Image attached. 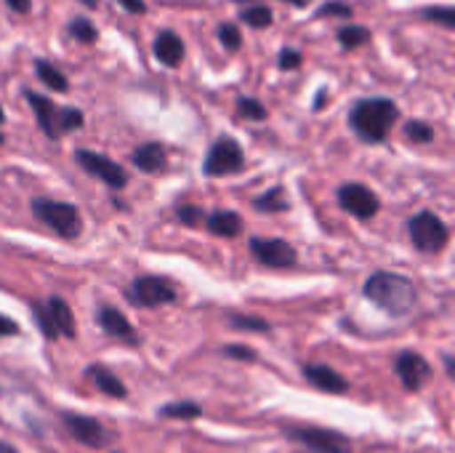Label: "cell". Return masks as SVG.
Instances as JSON below:
<instances>
[{
	"mask_svg": "<svg viewBox=\"0 0 455 453\" xmlns=\"http://www.w3.org/2000/svg\"><path fill=\"white\" fill-rule=\"evenodd\" d=\"M400 109L392 99L387 96H373V99H360L352 112H349V125L363 142L379 144L389 136L392 125L397 123Z\"/></svg>",
	"mask_w": 455,
	"mask_h": 453,
	"instance_id": "cell-1",
	"label": "cell"
},
{
	"mask_svg": "<svg viewBox=\"0 0 455 453\" xmlns=\"http://www.w3.org/2000/svg\"><path fill=\"white\" fill-rule=\"evenodd\" d=\"M365 296L384 312L400 318L408 315L419 299V291L411 278L397 272H376L365 283Z\"/></svg>",
	"mask_w": 455,
	"mask_h": 453,
	"instance_id": "cell-2",
	"label": "cell"
},
{
	"mask_svg": "<svg viewBox=\"0 0 455 453\" xmlns=\"http://www.w3.org/2000/svg\"><path fill=\"white\" fill-rule=\"evenodd\" d=\"M24 99L29 101V107L37 115V123L43 128V133L48 139H59L69 131H77L83 125V112L75 107H56L51 99L35 93V91H24Z\"/></svg>",
	"mask_w": 455,
	"mask_h": 453,
	"instance_id": "cell-3",
	"label": "cell"
},
{
	"mask_svg": "<svg viewBox=\"0 0 455 453\" xmlns=\"http://www.w3.org/2000/svg\"><path fill=\"white\" fill-rule=\"evenodd\" d=\"M32 211H35V216H37L45 227H51V230H53L59 238H64V240H75V238H80V232H83V216H80V211H77L72 203L40 198V200L32 203Z\"/></svg>",
	"mask_w": 455,
	"mask_h": 453,
	"instance_id": "cell-4",
	"label": "cell"
},
{
	"mask_svg": "<svg viewBox=\"0 0 455 453\" xmlns=\"http://www.w3.org/2000/svg\"><path fill=\"white\" fill-rule=\"evenodd\" d=\"M408 235L421 254H440L451 240L448 224L432 211H421L419 216H413L408 222Z\"/></svg>",
	"mask_w": 455,
	"mask_h": 453,
	"instance_id": "cell-5",
	"label": "cell"
},
{
	"mask_svg": "<svg viewBox=\"0 0 455 453\" xmlns=\"http://www.w3.org/2000/svg\"><path fill=\"white\" fill-rule=\"evenodd\" d=\"M285 438L315 453H352V441L336 430L323 427H285Z\"/></svg>",
	"mask_w": 455,
	"mask_h": 453,
	"instance_id": "cell-6",
	"label": "cell"
},
{
	"mask_svg": "<svg viewBox=\"0 0 455 453\" xmlns=\"http://www.w3.org/2000/svg\"><path fill=\"white\" fill-rule=\"evenodd\" d=\"M32 310H35V318L40 323V331L48 339H59V336L72 339L75 336V318H72V310L67 307L64 299L51 296L43 304H32Z\"/></svg>",
	"mask_w": 455,
	"mask_h": 453,
	"instance_id": "cell-7",
	"label": "cell"
},
{
	"mask_svg": "<svg viewBox=\"0 0 455 453\" xmlns=\"http://www.w3.org/2000/svg\"><path fill=\"white\" fill-rule=\"evenodd\" d=\"M245 166V155H243V147L232 139V136H221L213 142V147L208 150L205 155V166L203 171L208 176H229V174H237L243 171Z\"/></svg>",
	"mask_w": 455,
	"mask_h": 453,
	"instance_id": "cell-8",
	"label": "cell"
},
{
	"mask_svg": "<svg viewBox=\"0 0 455 453\" xmlns=\"http://www.w3.org/2000/svg\"><path fill=\"white\" fill-rule=\"evenodd\" d=\"M61 422H64L67 433H69L77 443H83V446H88V449H109L112 441H115L112 430H107V427H104L99 419H93V417L61 414Z\"/></svg>",
	"mask_w": 455,
	"mask_h": 453,
	"instance_id": "cell-9",
	"label": "cell"
},
{
	"mask_svg": "<svg viewBox=\"0 0 455 453\" xmlns=\"http://www.w3.org/2000/svg\"><path fill=\"white\" fill-rule=\"evenodd\" d=\"M131 299L139 307H165L176 302V288L171 280L157 278V275H144L139 280H133L131 288Z\"/></svg>",
	"mask_w": 455,
	"mask_h": 453,
	"instance_id": "cell-10",
	"label": "cell"
},
{
	"mask_svg": "<svg viewBox=\"0 0 455 453\" xmlns=\"http://www.w3.org/2000/svg\"><path fill=\"white\" fill-rule=\"evenodd\" d=\"M75 160H77V166H80L85 174H91V176L101 179L104 184H109V187H115V190H120V187H125V184H128V174H125V168H123V166H117L115 160H109V158L99 155V152L77 150V152H75Z\"/></svg>",
	"mask_w": 455,
	"mask_h": 453,
	"instance_id": "cell-11",
	"label": "cell"
},
{
	"mask_svg": "<svg viewBox=\"0 0 455 453\" xmlns=\"http://www.w3.org/2000/svg\"><path fill=\"white\" fill-rule=\"evenodd\" d=\"M339 203H341L344 211H349L352 216H357V219H363V222H365V219H373V216L379 214V208H381L379 195H376L371 187L360 184V182L344 184V187L339 190Z\"/></svg>",
	"mask_w": 455,
	"mask_h": 453,
	"instance_id": "cell-12",
	"label": "cell"
},
{
	"mask_svg": "<svg viewBox=\"0 0 455 453\" xmlns=\"http://www.w3.org/2000/svg\"><path fill=\"white\" fill-rule=\"evenodd\" d=\"M251 251L264 267H272V270H283V267L296 264V248L280 238H253Z\"/></svg>",
	"mask_w": 455,
	"mask_h": 453,
	"instance_id": "cell-13",
	"label": "cell"
},
{
	"mask_svg": "<svg viewBox=\"0 0 455 453\" xmlns=\"http://www.w3.org/2000/svg\"><path fill=\"white\" fill-rule=\"evenodd\" d=\"M395 368H397V376L403 379L405 390H421V384H424V382L429 379V374H432L429 360H427L424 355H419V352H403V355L397 358Z\"/></svg>",
	"mask_w": 455,
	"mask_h": 453,
	"instance_id": "cell-14",
	"label": "cell"
},
{
	"mask_svg": "<svg viewBox=\"0 0 455 453\" xmlns=\"http://www.w3.org/2000/svg\"><path fill=\"white\" fill-rule=\"evenodd\" d=\"M99 326L104 328V334H109L117 342H125L128 347H139V334L133 331V326L128 323V318L115 310V307H101L99 310Z\"/></svg>",
	"mask_w": 455,
	"mask_h": 453,
	"instance_id": "cell-15",
	"label": "cell"
},
{
	"mask_svg": "<svg viewBox=\"0 0 455 453\" xmlns=\"http://www.w3.org/2000/svg\"><path fill=\"white\" fill-rule=\"evenodd\" d=\"M304 379L312 382V387H317L323 392H331V395H344L349 390V382L339 371H333L328 366H320V363L304 366Z\"/></svg>",
	"mask_w": 455,
	"mask_h": 453,
	"instance_id": "cell-16",
	"label": "cell"
},
{
	"mask_svg": "<svg viewBox=\"0 0 455 453\" xmlns=\"http://www.w3.org/2000/svg\"><path fill=\"white\" fill-rule=\"evenodd\" d=\"M152 51H155L157 61H163L165 67H179L184 61V43H181V37L173 29H163L155 37Z\"/></svg>",
	"mask_w": 455,
	"mask_h": 453,
	"instance_id": "cell-17",
	"label": "cell"
},
{
	"mask_svg": "<svg viewBox=\"0 0 455 453\" xmlns=\"http://www.w3.org/2000/svg\"><path fill=\"white\" fill-rule=\"evenodd\" d=\"M133 163L144 174H160L165 168V163H168L165 147L157 144V142H147V144H141V147L133 150Z\"/></svg>",
	"mask_w": 455,
	"mask_h": 453,
	"instance_id": "cell-18",
	"label": "cell"
},
{
	"mask_svg": "<svg viewBox=\"0 0 455 453\" xmlns=\"http://www.w3.org/2000/svg\"><path fill=\"white\" fill-rule=\"evenodd\" d=\"M85 376H88V379L93 382V387H99L104 395H109V398H125L123 382H120L109 368H104L101 363H91L88 371H85Z\"/></svg>",
	"mask_w": 455,
	"mask_h": 453,
	"instance_id": "cell-19",
	"label": "cell"
},
{
	"mask_svg": "<svg viewBox=\"0 0 455 453\" xmlns=\"http://www.w3.org/2000/svg\"><path fill=\"white\" fill-rule=\"evenodd\" d=\"M205 224L213 235H221V238H235L243 230V219L235 211H216L205 216Z\"/></svg>",
	"mask_w": 455,
	"mask_h": 453,
	"instance_id": "cell-20",
	"label": "cell"
},
{
	"mask_svg": "<svg viewBox=\"0 0 455 453\" xmlns=\"http://www.w3.org/2000/svg\"><path fill=\"white\" fill-rule=\"evenodd\" d=\"M35 72H37V77H40L51 91H56V93H64V91L69 88V83H67L64 72H61L56 64L45 61V59H37V61H35Z\"/></svg>",
	"mask_w": 455,
	"mask_h": 453,
	"instance_id": "cell-21",
	"label": "cell"
},
{
	"mask_svg": "<svg viewBox=\"0 0 455 453\" xmlns=\"http://www.w3.org/2000/svg\"><path fill=\"white\" fill-rule=\"evenodd\" d=\"M240 19H243L248 27H253V29H267V27H272L275 13H272V8H267V5H248V8H243Z\"/></svg>",
	"mask_w": 455,
	"mask_h": 453,
	"instance_id": "cell-22",
	"label": "cell"
},
{
	"mask_svg": "<svg viewBox=\"0 0 455 453\" xmlns=\"http://www.w3.org/2000/svg\"><path fill=\"white\" fill-rule=\"evenodd\" d=\"M371 40V29L368 27H357V24H349V27H341L339 29V43L344 48H360Z\"/></svg>",
	"mask_w": 455,
	"mask_h": 453,
	"instance_id": "cell-23",
	"label": "cell"
},
{
	"mask_svg": "<svg viewBox=\"0 0 455 453\" xmlns=\"http://www.w3.org/2000/svg\"><path fill=\"white\" fill-rule=\"evenodd\" d=\"M69 35H72L75 40H80V43H96L99 29L93 27V21H91V19L77 16V19H72V21H69Z\"/></svg>",
	"mask_w": 455,
	"mask_h": 453,
	"instance_id": "cell-24",
	"label": "cell"
},
{
	"mask_svg": "<svg viewBox=\"0 0 455 453\" xmlns=\"http://www.w3.org/2000/svg\"><path fill=\"white\" fill-rule=\"evenodd\" d=\"M253 206L261 208V211H267V214H275V211H285L288 208V200H285V192L280 187H275L267 195H261Z\"/></svg>",
	"mask_w": 455,
	"mask_h": 453,
	"instance_id": "cell-25",
	"label": "cell"
},
{
	"mask_svg": "<svg viewBox=\"0 0 455 453\" xmlns=\"http://www.w3.org/2000/svg\"><path fill=\"white\" fill-rule=\"evenodd\" d=\"M203 414V409L197 403H171L160 411V417L165 419H197Z\"/></svg>",
	"mask_w": 455,
	"mask_h": 453,
	"instance_id": "cell-26",
	"label": "cell"
},
{
	"mask_svg": "<svg viewBox=\"0 0 455 453\" xmlns=\"http://www.w3.org/2000/svg\"><path fill=\"white\" fill-rule=\"evenodd\" d=\"M405 136H408L413 144H427V142L435 139V131H432V125H427L424 120H411V123L405 125Z\"/></svg>",
	"mask_w": 455,
	"mask_h": 453,
	"instance_id": "cell-27",
	"label": "cell"
},
{
	"mask_svg": "<svg viewBox=\"0 0 455 453\" xmlns=\"http://www.w3.org/2000/svg\"><path fill=\"white\" fill-rule=\"evenodd\" d=\"M219 40H221V45L227 51H237L243 45V35H240V29L232 21H227V24L219 27Z\"/></svg>",
	"mask_w": 455,
	"mask_h": 453,
	"instance_id": "cell-28",
	"label": "cell"
},
{
	"mask_svg": "<svg viewBox=\"0 0 455 453\" xmlns=\"http://www.w3.org/2000/svg\"><path fill=\"white\" fill-rule=\"evenodd\" d=\"M237 109H240V115L248 117V120H264V117H267V107H264L261 101L251 99V96H243V99L237 101Z\"/></svg>",
	"mask_w": 455,
	"mask_h": 453,
	"instance_id": "cell-29",
	"label": "cell"
},
{
	"mask_svg": "<svg viewBox=\"0 0 455 453\" xmlns=\"http://www.w3.org/2000/svg\"><path fill=\"white\" fill-rule=\"evenodd\" d=\"M232 328H240V331H269V323L261 320V318H245V315H232Z\"/></svg>",
	"mask_w": 455,
	"mask_h": 453,
	"instance_id": "cell-30",
	"label": "cell"
},
{
	"mask_svg": "<svg viewBox=\"0 0 455 453\" xmlns=\"http://www.w3.org/2000/svg\"><path fill=\"white\" fill-rule=\"evenodd\" d=\"M424 16L427 19H432V21H440L443 27H448V29H453L455 24V11L451 5H443V8H427L424 11Z\"/></svg>",
	"mask_w": 455,
	"mask_h": 453,
	"instance_id": "cell-31",
	"label": "cell"
},
{
	"mask_svg": "<svg viewBox=\"0 0 455 453\" xmlns=\"http://www.w3.org/2000/svg\"><path fill=\"white\" fill-rule=\"evenodd\" d=\"M205 219V214H203V208H197V206H179V222H184V224H200Z\"/></svg>",
	"mask_w": 455,
	"mask_h": 453,
	"instance_id": "cell-32",
	"label": "cell"
},
{
	"mask_svg": "<svg viewBox=\"0 0 455 453\" xmlns=\"http://www.w3.org/2000/svg\"><path fill=\"white\" fill-rule=\"evenodd\" d=\"M320 16H344V19H349L352 16V5L349 3H325L323 8H320Z\"/></svg>",
	"mask_w": 455,
	"mask_h": 453,
	"instance_id": "cell-33",
	"label": "cell"
},
{
	"mask_svg": "<svg viewBox=\"0 0 455 453\" xmlns=\"http://www.w3.org/2000/svg\"><path fill=\"white\" fill-rule=\"evenodd\" d=\"M280 67H283V69H296V67H301V53L293 51V48H283V51H280Z\"/></svg>",
	"mask_w": 455,
	"mask_h": 453,
	"instance_id": "cell-34",
	"label": "cell"
},
{
	"mask_svg": "<svg viewBox=\"0 0 455 453\" xmlns=\"http://www.w3.org/2000/svg\"><path fill=\"white\" fill-rule=\"evenodd\" d=\"M224 355H227V358H243V360H253V358H256V352L248 350V347H227Z\"/></svg>",
	"mask_w": 455,
	"mask_h": 453,
	"instance_id": "cell-35",
	"label": "cell"
},
{
	"mask_svg": "<svg viewBox=\"0 0 455 453\" xmlns=\"http://www.w3.org/2000/svg\"><path fill=\"white\" fill-rule=\"evenodd\" d=\"M117 3H120L128 13H136V16L147 11V3H144V0H117Z\"/></svg>",
	"mask_w": 455,
	"mask_h": 453,
	"instance_id": "cell-36",
	"label": "cell"
},
{
	"mask_svg": "<svg viewBox=\"0 0 455 453\" xmlns=\"http://www.w3.org/2000/svg\"><path fill=\"white\" fill-rule=\"evenodd\" d=\"M13 334H19V326L11 318L0 315V336H13Z\"/></svg>",
	"mask_w": 455,
	"mask_h": 453,
	"instance_id": "cell-37",
	"label": "cell"
},
{
	"mask_svg": "<svg viewBox=\"0 0 455 453\" xmlns=\"http://www.w3.org/2000/svg\"><path fill=\"white\" fill-rule=\"evenodd\" d=\"M5 5H8L11 11H16V13H29L32 0H5Z\"/></svg>",
	"mask_w": 455,
	"mask_h": 453,
	"instance_id": "cell-38",
	"label": "cell"
},
{
	"mask_svg": "<svg viewBox=\"0 0 455 453\" xmlns=\"http://www.w3.org/2000/svg\"><path fill=\"white\" fill-rule=\"evenodd\" d=\"M0 453H19L11 443H5V441H0Z\"/></svg>",
	"mask_w": 455,
	"mask_h": 453,
	"instance_id": "cell-39",
	"label": "cell"
},
{
	"mask_svg": "<svg viewBox=\"0 0 455 453\" xmlns=\"http://www.w3.org/2000/svg\"><path fill=\"white\" fill-rule=\"evenodd\" d=\"M235 3H243V0H235ZM285 3H293V5H307L309 0H285Z\"/></svg>",
	"mask_w": 455,
	"mask_h": 453,
	"instance_id": "cell-40",
	"label": "cell"
},
{
	"mask_svg": "<svg viewBox=\"0 0 455 453\" xmlns=\"http://www.w3.org/2000/svg\"><path fill=\"white\" fill-rule=\"evenodd\" d=\"M80 3H83V5H88V8H93V5H96L99 0H80Z\"/></svg>",
	"mask_w": 455,
	"mask_h": 453,
	"instance_id": "cell-41",
	"label": "cell"
},
{
	"mask_svg": "<svg viewBox=\"0 0 455 453\" xmlns=\"http://www.w3.org/2000/svg\"><path fill=\"white\" fill-rule=\"evenodd\" d=\"M0 123H3V107H0Z\"/></svg>",
	"mask_w": 455,
	"mask_h": 453,
	"instance_id": "cell-42",
	"label": "cell"
},
{
	"mask_svg": "<svg viewBox=\"0 0 455 453\" xmlns=\"http://www.w3.org/2000/svg\"><path fill=\"white\" fill-rule=\"evenodd\" d=\"M115 453H117V451H115Z\"/></svg>",
	"mask_w": 455,
	"mask_h": 453,
	"instance_id": "cell-43",
	"label": "cell"
}]
</instances>
